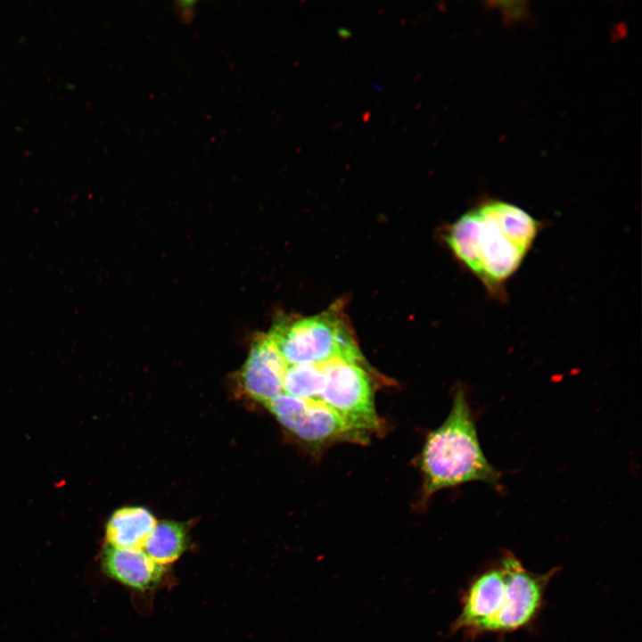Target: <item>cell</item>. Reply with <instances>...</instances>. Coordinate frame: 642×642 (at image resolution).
I'll return each mask as SVG.
<instances>
[{"instance_id":"1","label":"cell","mask_w":642,"mask_h":642,"mask_svg":"<svg viewBox=\"0 0 642 642\" xmlns=\"http://www.w3.org/2000/svg\"><path fill=\"white\" fill-rule=\"evenodd\" d=\"M541 222L522 208L488 200L463 214L445 240L457 259L498 300L531 248Z\"/></svg>"},{"instance_id":"2","label":"cell","mask_w":642,"mask_h":642,"mask_svg":"<svg viewBox=\"0 0 642 642\" xmlns=\"http://www.w3.org/2000/svg\"><path fill=\"white\" fill-rule=\"evenodd\" d=\"M557 572L528 571L512 552L474 577L461 598L453 632L470 636L508 633L528 626L539 613L546 588Z\"/></svg>"},{"instance_id":"3","label":"cell","mask_w":642,"mask_h":642,"mask_svg":"<svg viewBox=\"0 0 642 642\" xmlns=\"http://www.w3.org/2000/svg\"><path fill=\"white\" fill-rule=\"evenodd\" d=\"M419 464L424 504L439 490L473 482H483L498 493L505 490L502 473L483 452L476 416L463 386L454 391L447 418L428 434Z\"/></svg>"},{"instance_id":"4","label":"cell","mask_w":642,"mask_h":642,"mask_svg":"<svg viewBox=\"0 0 642 642\" xmlns=\"http://www.w3.org/2000/svg\"><path fill=\"white\" fill-rule=\"evenodd\" d=\"M268 334L286 365L323 364L334 359L365 363L349 328L336 312L278 321Z\"/></svg>"},{"instance_id":"5","label":"cell","mask_w":642,"mask_h":642,"mask_svg":"<svg viewBox=\"0 0 642 642\" xmlns=\"http://www.w3.org/2000/svg\"><path fill=\"white\" fill-rule=\"evenodd\" d=\"M285 366L270 335H259L239 373L243 391L266 407L281 393Z\"/></svg>"},{"instance_id":"6","label":"cell","mask_w":642,"mask_h":642,"mask_svg":"<svg viewBox=\"0 0 642 642\" xmlns=\"http://www.w3.org/2000/svg\"><path fill=\"white\" fill-rule=\"evenodd\" d=\"M101 565L109 578L137 591L156 588L166 572L165 566L155 563L139 548L106 546L102 553Z\"/></svg>"},{"instance_id":"7","label":"cell","mask_w":642,"mask_h":642,"mask_svg":"<svg viewBox=\"0 0 642 642\" xmlns=\"http://www.w3.org/2000/svg\"><path fill=\"white\" fill-rule=\"evenodd\" d=\"M157 521L143 506H124L115 510L105 525L106 546L142 549Z\"/></svg>"},{"instance_id":"8","label":"cell","mask_w":642,"mask_h":642,"mask_svg":"<svg viewBox=\"0 0 642 642\" xmlns=\"http://www.w3.org/2000/svg\"><path fill=\"white\" fill-rule=\"evenodd\" d=\"M188 533L185 525L175 521L157 522L143 550L160 565L176 562L186 550Z\"/></svg>"}]
</instances>
